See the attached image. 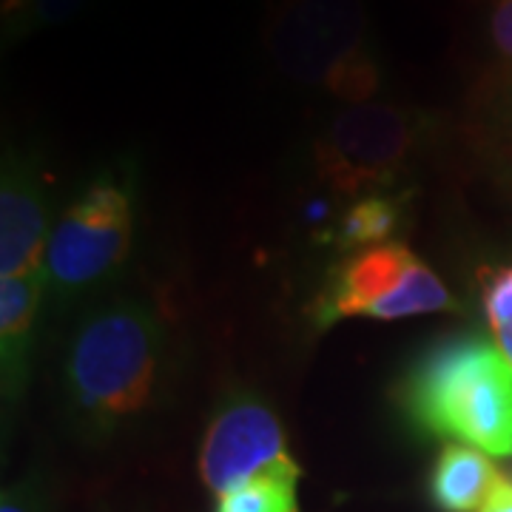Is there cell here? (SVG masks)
Here are the masks:
<instances>
[{
	"label": "cell",
	"mask_w": 512,
	"mask_h": 512,
	"mask_svg": "<svg viewBox=\"0 0 512 512\" xmlns=\"http://www.w3.org/2000/svg\"><path fill=\"white\" fill-rule=\"evenodd\" d=\"M416 254L404 242H384L348 254L328 276L313 299L311 319L316 328H330L342 319L365 316L376 302L402 285Z\"/></svg>",
	"instance_id": "cell-8"
},
{
	"label": "cell",
	"mask_w": 512,
	"mask_h": 512,
	"mask_svg": "<svg viewBox=\"0 0 512 512\" xmlns=\"http://www.w3.org/2000/svg\"><path fill=\"white\" fill-rule=\"evenodd\" d=\"M498 478L487 453L470 444H447L430 473V498L441 512H478Z\"/></svg>",
	"instance_id": "cell-10"
},
{
	"label": "cell",
	"mask_w": 512,
	"mask_h": 512,
	"mask_svg": "<svg viewBox=\"0 0 512 512\" xmlns=\"http://www.w3.org/2000/svg\"><path fill=\"white\" fill-rule=\"evenodd\" d=\"M481 299L490 319V328L498 330L512 322V265L493 268L481 276Z\"/></svg>",
	"instance_id": "cell-15"
},
{
	"label": "cell",
	"mask_w": 512,
	"mask_h": 512,
	"mask_svg": "<svg viewBox=\"0 0 512 512\" xmlns=\"http://www.w3.org/2000/svg\"><path fill=\"white\" fill-rule=\"evenodd\" d=\"M399 214H402V197L370 194L350 205L330 239L342 254H356L373 245H384L399 225Z\"/></svg>",
	"instance_id": "cell-12"
},
{
	"label": "cell",
	"mask_w": 512,
	"mask_h": 512,
	"mask_svg": "<svg viewBox=\"0 0 512 512\" xmlns=\"http://www.w3.org/2000/svg\"><path fill=\"white\" fill-rule=\"evenodd\" d=\"M424 137L419 111L393 103H359L342 109L313 143L319 185L339 200H362L399 180Z\"/></svg>",
	"instance_id": "cell-4"
},
{
	"label": "cell",
	"mask_w": 512,
	"mask_h": 512,
	"mask_svg": "<svg viewBox=\"0 0 512 512\" xmlns=\"http://www.w3.org/2000/svg\"><path fill=\"white\" fill-rule=\"evenodd\" d=\"M49 191L32 160L12 154L0 180V276L32 274L43 268L49 248Z\"/></svg>",
	"instance_id": "cell-7"
},
{
	"label": "cell",
	"mask_w": 512,
	"mask_h": 512,
	"mask_svg": "<svg viewBox=\"0 0 512 512\" xmlns=\"http://www.w3.org/2000/svg\"><path fill=\"white\" fill-rule=\"evenodd\" d=\"M46 302L43 271L0 279V382L6 410L26 390L29 359L35 348V328L40 308Z\"/></svg>",
	"instance_id": "cell-9"
},
{
	"label": "cell",
	"mask_w": 512,
	"mask_h": 512,
	"mask_svg": "<svg viewBox=\"0 0 512 512\" xmlns=\"http://www.w3.org/2000/svg\"><path fill=\"white\" fill-rule=\"evenodd\" d=\"M478 512H512V481L510 478H498V484L493 487V493L484 498V504L478 507Z\"/></svg>",
	"instance_id": "cell-18"
},
{
	"label": "cell",
	"mask_w": 512,
	"mask_h": 512,
	"mask_svg": "<svg viewBox=\"0 0 512 512\" xmlns=\"http://www.w3.org/2000/svg\"><path fill=\"white\" fill-rule=\"evenodd\" d=\"M456 308L458 302L453 299V293L441 285L436 271L427 268L421 259H413V265L404 274L402 285L393 293H387L382 302H376L365 316L367 319H379V322H393V319L456 311Z\"/></svg>",
	"instance_id": "cell-11"
},
{
	"label": "cell",
	"mask_w": 512,
	"mask_h": 512,
	"mask_svg": "<svg viewBox=\"0 0 512 512\" xmlns=\"http://www.w3.org/2000/svg\"><path fill=\"white\" fill-rule=\"evenodd\" d=\"M490 40H493L495 55L512 66V0H495L493 15H490Z\"/></svg>",
	"instance_id": "cell-16"
},
{
	"label": "cell",
	"mask_w": 512,
	"mask_h": 512,
	"mask_svg": "<svg viewBox=\"0 0 512 512\" xmlns=\"http://www.w3.org/2000/svg\"><path fill=\"white\" fill-rule=\"evenodd\" d=\"M0 512H43V498L32 481H23L3 490Z\"/></svg>",
	"instance_id": "cell-17"
},
{
	"label": "cell",
	"mask_w": 512,
	"mask_h": 512,
	"mask_svg": "<svg viewBox=\"0 0 512 512\" xmlns=\"http://www.w3.org/2000/svg\"><path fill=\"white\" fill-rule=\"evenodd\" d=\"M134 237L128 191L109 174L63 211L43 256L46 299L74 302L120 271Z\"/></svg>",
	"instance_id": "cell-5"
},
{
	"label": "cell",
	"mask_w": 512,
	"mask_h": 512,
	"mask_svg": "<svg viewBox=\"0 0 512 512\" xmlns=\"http://www.w3.org/2000/svg\"><path fill=\"white\" fill-rule=\"evenodd\" d=\"M86 0H6L3 23L12 35H29L43 26H57L83 9Z\"/></svg>",
	"instance_id": "cell-14"
},
{
	"label": "cell",
	"mask_w": 512,
	"mask_h": 512,
	"mask_svg": "<svg viewBox=\"0 0 512 512\" xmlns=\"http://www.w3.org/2000/svg\"><path fill=\"white\" fill-rule=\"evenodd\" d=\"M293 461L274 407L256 396H234L211 419L200 447V478L214 495Z\"/></svg>",
	"instance_id": "cell-6"
},
{
	"label": "cell",
	"mask_w": 512,
	"mask_h": 512,
	"mask_svg": "<svg viewBox=\"0 0 512 512\" xmlns=\"http://www.w3.org/2000/svg\"><path fill=\"white\" fill-rule=\"evenodd\" d=\"M163 325L146 302L117 296L86 308L63 353V390L74 419L111 436L143 413L157 390Z\"/></svg>",
	"instance_id": "cell-2"
},
{
	"label": "cell",
	"mask_w": 512,
	"mask_h": 512,
	"mask_svg": "<svg viewBox=\"0 0 512 512\" xmlns=\"http://www.w3.org/2000/svg\"><path fill=\"white\" fill-rule=\"evenodd\" d=\"M493 336H495V345L501 348V353L510 359V365H512V322L510 325H504V328L493 330Z\"/></svg>",
	"instance_id": "cell-19"
},
{
	"label": "cell",
	"mask_w": 512,
	"mask_h": 512,
	"mask_svg": "<svg viewBox=\"0 0 512 512\" xmlns=\"http://www.w3.org/2000/svg\"><path fill=\"white\" fill-rule=\"evenodd\" d=\"M302 470L296 461L279 464L262 476L245 481L228 493L217 495L214 512H299L296 510V484Z\"/></svg>",
	"instance_id": "cell-13"
},
{
	"label": "cell",
	"mask_w": 512,
	"mask_h": 512,
	"mask_svg": "<svg viewBox=\"0 0 512 512\" xmlns=\"http://www.w3.org/2000/svg\"><path fill=\"white\" fill-rule=\"evenodd\" d=\"M393 399L410 427L430 439L512 456V365L481 333L447 336L424 350Z\"/></svg>",
	"instance_id": "cell-1"
},
{
	"label": "cell",
	"mask_w": 512,
	"mask_h": 512,
	"mask_svg": "<svg viewBox=\"0 0 512 512\" xmlns=\"http://www.w3.org/2000/svg\"><path fill=\"white\" fill-rule=\"evenodd\" d=\"M265 46L285 77L322 86L348 106L370 103L382 86V69L367 46L362 0H276Z\"/></svg>",
	"instance_id": "cell-3"
}]
</instances>
